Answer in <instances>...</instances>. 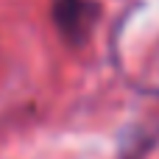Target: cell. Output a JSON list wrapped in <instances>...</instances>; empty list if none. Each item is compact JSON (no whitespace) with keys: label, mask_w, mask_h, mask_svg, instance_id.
<instances>
[{"label":"cell","mask_w":159,"mask_h":159,"mask_svg":"<svg viewBox=\"0 0 159 159\" xmlns=\"http://www.w3.org/2000/svg\"><path fill=\"white\" fill-rule=\"evenodd\" d=\"M98 6L92 0H53V20L70 45H84L95 28Z\"/></svg>","instance_id":"1"}]
</instances>
